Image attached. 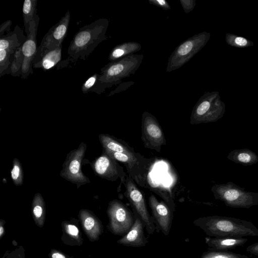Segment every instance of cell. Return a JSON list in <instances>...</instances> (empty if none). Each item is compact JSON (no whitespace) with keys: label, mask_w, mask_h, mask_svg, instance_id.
I'll use <instances>...</instances> for the list:
<instances>
[{"label":"cell","mask_w":258,"mask_h":258,"mask_svg":"<svg viewBox=\"0 0 258 258\" xmlns=\"http://www.w3.org/2000/svg\"><path fill=\"white\" fill-rule=\"evenodd\" d=\"M143 58V54H134L109 62L100 69L99 81L106 89L119 85L123 79L136 73Z\"/></svg>","instance_id":"3"},{"label":"cell","mask_w":258,"mask_h":258,"mask_svg":"<svg viewBox=\"0 0 258 258\" xmlns=\"http://www.w3.org/2000/svg\"><path fill=\"white\" fill-rule=\"evenodd\" d=\"M108 25V19L101 18L80 28L71 41L68 58L60 62L57 70L67 67L79 60H85L95 48L107 39Z\"/></svg>","instance_id":"1"},{"label":"cell","mask_w":258,"mask_h":258,"mask_svg":"<svg viewBox=\"0 0 258 258\" xmlns=\"http://www.w3.org/2000/svg\"><path fill=\"white\" fill-rule=\"evenodd\" d=\"M37 0H25L23 6V17L25 32L27 35L29 33L30 23L37 14Z\"/></svg>","instance_id":"23"},{"label":"cell","mask_w":258,"mask_h":258,"mask_svg":"<svg viewBox=\"0 0 258 258\" xmlns=\"http://www.w3.org/2000/svg\"><path fill=\"white\" fill-rule=\"evenodd\" d=\"M225 104L217 91L205 92L195 105L190 117V124L217 121L224 115Z\"/></svg>","instance_id":"5"},{"label":"cell","mask_w":258,"mask_h":258,"mask_svg":"<svg viewBox=\"0 0 258 258\" xmlns=\"http://www.w3.org/2000/svg\"><path fill=\"white\" fill-rule=\"evenodd\" d=\"M90 164L95 175L101 178L112 181L120 178L122 182L124 181L126 174L123 167L104 150Z\"/></svg>","instance_id":"11"},{"label":"cell","mask_w":258,"mask_h":258,"mask_svg":"<svg viewBox=\"0 0 258 258\" xmlns=\"http://www.w3.org/2000/svg\"><path fill=\"white\" fill-rule=\"evenodd\" d=\"M194 224L210 237H258V228L251 222L239 218L210 216L200 217Z\"/></svg>","instance_id":"2"},{"label":"cell","mask_w":258,"mask_h":258,"mask_svg":"<svg viewBox=\"0 0 258 258\" xmlns=\"http://www.w3.org/2000/svg\"><path fill=\"white\" fill-rule=\"evenodd\" d=\"M15 52L0 49V77L6 74H11V68Z\"/></svg>","instance_id":"25"},{"label":"cell","mask_w":258,"mask_h":258,"mask_svg":"<svg viewBox=\"0 0 258 258\" xmlns=\"http://www.w3.org/2000/svg\"><path fill=\"white\" fill-rule=\"evenodd\" d=\"M108 212L111 227L117 234H125L132 228L135 219L133 213L121 202L115 200L109 203Z\"/></svg>","instance_id":"14"},{"label":"cell","mask_w":258,"mask_h":258,"mask_svg":"<svg viewBox=\"0 0 258 258\" xmlns=\"http://www.w3.org/2000/svg\"><path fill=\"white\" fill-rule=\"evenodd\" d=\"M86 149V144L82 142L77 149L71 151L67 154L60 172L61 177L76 184L78 188L90 183L89 178L83 173L81 167Z\"/></svg>","instance_id":"7"},{"label":"cell","mask_w":258,"mask_h":258,"mask_svg":"<svg viewBox=\"0 0 258 258\" xmlns=\"http://www.w3.org/2000/svg\"><path fill=\"white\" fill-rule=\"evenodd\" d=\"M226 42L230 46L237 48H246L254 45L251 40L232 33H227L225 35Z\"/></svg>","instance_id":"26"},{"label":"cell","mask_w":258,"mask_h":258,"mask_svg":"<svg viewBox=\"0 0 258 258\" xmlns=\"http://www.w3.org/2000/svg\"><path fill=\"white\" fill-rule=\"evenodd\" d=\"M142 221L135 216V221L130 230L120 239L118 242L127 246L142 247L148 242L146 237Z\"/></svg>","instance_id":"16"},{"label":"cell","mask_w":258,"mask_h":258,"mask_svg":"<svg viewBox=\"0 0 258 258\" xmlns=\"http://www.w3.org/2000/svg\"><path fill=\"white\" fill-rule=\"evenodd\" d=\"M141 130L144 146L160 152L161 147L166 144V139L157 119L149 112L142 114Z\"/></svg>","instance_id":"9"},{"label":"cell","mask_w":258,"mask_h":258,"mask_svg":"<svg viewBox=\"0 0 258 258\" xmlns=\"http://www.w3.org/2000/svg\"><path fill=\"white\" fill-rule=\"evenodd\" d=\"M205 243L209 249L229 251L241 246L247 242L248 239L244 237H206Z\"/></svg>","instance_id":"18"},{"label":"cell","mask_w":258,"mask_h":258,"mask_svg":"<svg viewBox=\"0 0 258 258\" xmlns=\"http://www.w3.org/2000/svg\"><path fill=\"white\" fill-rule=\"evenodd\" d=\"M12 21L10 20H8L0 26V37L5 35L6 33H8L10 30L11 26L12 25Z\"/></svg>","instance_id":"33"},{"label":"cell","mask_w":258,"mask_h":258,"mask_svg":"<svg viewBox=\"0 0 258 258\" xmlns=\"http://www.w3.org/2000/svg\"><path fill=\"white\" fill-rule=\"evenodd\" d=\"M211 191L216 200L228 207L248 209L258 206V192L246 191L231 181L215 184Z\"/></svg>","instance_id":"4"},{"label":"cell","mask_w":258,"mask_h":258,"mask_svg":"<svg viewBox=\"0 0 258 258\" xmlns=\"http://www.w3.org/2000/svg\"><path fill=\"white\" fill-rule=\"evenodd\" d=\"M149 3L161 8L164 10H169L171 9L168 3L165 0H149Z\"/></svg>","instance_id":"32"},{"label":"cell","mask_w":258,"mask_h":258,"mask_svg":"<svg viewBox=\"0 0 258 258\" xmlns=\"http://www.w3.org/2000/svg\"><path fill=\"white\" fill-rule=\"evenodd\" d=\"M141 45L134 41H128L118 44L114 47L108 55V60L113 62L127 56L134 54L141 50Z\"/></svg>","instance_id":"21"},{"label":"cell","mask_w":258,"mask_h":258,"mask_svg":"<svg viewBox=\"0 0 258 258\" xmlns=\"http://www.w3.org/2000/svg\"><path fill=\"white\" fill-rule=\"evenodd\" d=\"M68 232L71 235L76 236L77 235L79 231L78 228L75 226L73 225H69L68 226Z\"/></svg>","instance_id":"36"},{"label":"cell","mask_w":258,"mask_h":258,"mask_svg":"<svg viewBox=\"0 0 258 258\" xmlns=\"http://www.w3.org/2000/svg\"><path fill=\"white\" fill-rule=\"evenodd\" d=\"M13 165L11 170V177L16 186L22 185L24 180V171L22 164L19 159L15 158L13 160Z\"/></svg>","instance_id":"28"},{"label":"cell","mask_w":258,"mask_h":258,"mask_svg":"<svg viewBox=\"0 0 258 258\" xmlns=\"http://www.w3.org/2000/svg\"><path fill=\"white\" fill-rule=\"evenodd\" d=\"M123 183L125 187V196L133 209L135 216L142 221L148 234H153L155 230L154 221L149 213L143 195L129 175H126Z\"/></svg>","instance_id":"8"},{"label":"cell","mask_w":258,"mask_h":258,"mask_svg":"<svg viewBox=\"0 0 258 258\" xmlns=\"http://www.w3.org/2000/svg\"><path fill=\"white\" fill-rule=\"evenodd\" d=\"M24 61V56L21 47L17 49L14 58L11 68V74L14 77H21L22 68Z\"/></svg>","instance_id":"29"},{"label":"cell","mask_w":258,"mask_h":258,"mask_svg":"<svg viewBox=\"0 0 258 258\" xmlns=\"http://www.w3.org/2000/svg\"><path fill=\"white\" fill-rule=\"evenodd\" d=\"M26 39L23 30L16 26L13 31L0 37V49L15 52L23 45Z\"/></svg>","instance_id":"20"},{"label":"cell","mask_w":258,"mask_h":258,"mask_svg":"<svg viewBox=\"0 0 258 258\" xmlns=\"http://www.w3.org/2000/svg\"><path fill=\"white\" fill-rule=\"evenodd\" d=\"M227 158L236 163L250 166L258 162V156L248 149H235L230 152Z\"/></svg>","instance_id":"22"},{"label":"cell","mask_w":258,"mask_h":258,"mask_svg":"<svg viewBox=\"0 0 258 258\" xmlns=\"http://www.w3.org/2000/svg\"><path fill=\"white\" fill-rule=\"evenodd\" d=\"M135 83L133 81H127L121 82L118 86L113 90L111 91L108 94V96H112L115 94L120 93L127 89L130 86Z\"/></svg>","instance_id":"30"},{"label":"cell","mask_w":258,"mask_h":258,"mask_svg":"<svg viewBox=\"0 0 258 258\" xmlns=\"http://www.w3.org/2000/svg\"><path fill=\"white\" fill-rule=\"evenodd\" d=\"M201 258H249L245 254L229 251L209 249L204 252Z\"/></svg>","instance_id":"27"},{"label":"cell","mask_w":258,"mask_h":258,"mask_svg":"<svg viewBox=\"0 0 258 258\" xmlns=\"http://www.w3.org/2000/svg\"><path fill=\"white\" fill-rule=\"evenodd\" d=\"M94 224V220L92 217H88L84 222L85 227L88 230H91L93 227Z\"/></svg>","instance_id":"35"},{"label":"cell","mask_w":258,"mask_h":258,"mask_svg":"<svg viewBox=\"0 0 258 258\" xmlns=\"http://www.w3.org/2000/svg\"><path fill=\"white\" fill-rule=\"evenodd\" d=\"M180 3L186 14L191 12L196 6V0H180Z\"/></svg>","instance_id":"31"},{"label":"cell","mask_w":258,"mask_h":258,"mask_svg":"<svg viewBox=\"0 0 258 258\" xmlns=\"http://www.w3.org/2000/svg\"><path fill=\"white\" fill-rule=\"evenodd\" d=\"M210 37L209 32L204 31L181 43L169 57L166 72L170 73L178 69L189 61L206 45Z\"/></svg>","instance_id":"6"},{"label":"cell","mask_w":258,"mask_h":258,"mask_svg":"<svg viewBox=\"0 0 258 258\" xmlns=\"http://www.w3.org/2000/svg\"><path fill=\"white\" fill-rule=\"evenodd\" d=\"M62 45L53 49L44 51L40 56L33 60V68L48 70L57 67L61 60Z\"/></svg>","instance_id":"19"},{"label":"cell","mask_w":258,"mask_h":258,"mask_svg":"<svg viewBox=\"0 0 258 258\" xmlns=\"http://www.w3.org/2000/svg\"><path fill=\"white\" fill-rule=\"evenodd\" d=\"M100 74L95 73L90 77L82 85L81 91L83 93L95 92L101 94L105 92L106 89L99 81Z\"/></svg>","instance_id":"24"},{"label":"cell","mask_w":258,"mask_h":258,"mask_svg":"<svg viewBox=\"0 0 258 258\" xmlns=\"http://www.w3.org/2000/svg\"><path fill=\"white\" fill-rule=\"evenodd\" d=\"M52 258H65V256L59 253H54L52 255Z\"/></svg>","instance_id":"37"},{"label":"cell","mask_w":258,"mask_h":258,"mask_svg":"<svg viewBox=\"0 0 258 258\" xmlns=\"http://www.w3.org/2000/svg\"><path fill=\"white\" fill-rule=\"evenodd\" d=\"M3 232H4V228H3V227L1 226L0 227V236H1V235L3 234Z\"/></svg>","instance_id":"38"},{"label":"cell","mask_w":258,"mask_h":258,"mask_svg":"<svg viewBox=\"0 0 258 258\" xmlns=\"http://www.w3.org/2000/svg\"><path fill=\"white\" fill-rule=\"evenodd\" d=\"M154 220L161 232L165 235L169 234L173 219V211L168 205L159 201L153 195L148 199Z\"/></svg>","instance_id":"15"},{"label":"cell","mask_w":258,"mask_h":258,"mask_svg":"<svg viewBox=\"0 0 258 258\" xmlns=\"http://www.w3.org/2000/svg\"><path fill=\"white\" fill-rule=\"evenodd\" d=\"M70 18V12L68 11L65 15L49 29L38 47L34 60L38 58L44 51L55 49L62 45L68 32Z\"/></svg>","instance_id":"12"},{"label":"cell","mask_w":258,"mask_h":258,"mask_svg":"<svg viewBox=\"0 0 258 258\" xmlns=\"http://www.w3.org/2000/svg\"><path fill=\"white\" fill-rule=\"evenodd\" d=\"M246 250L250 254L258 256V242L248 246Z\"/></svg>","instance_id":"34"},{"label":"cell","mask_w":258,"mask_h":258,"mask_svg":"<svg viewBox=\"0 0 258 258\" xmlns=\"http://www.w3.org/2000/svg\"><path fill=\"white\" fill-rule=\"evenodd\" d=\"M104 151L112 158L124 164L127 169L128 175L134 181L141 186H145V174L150 164L149 159L140 154L131 156L118 152Z\"/></svg>","instance_id":"10"},{"label":"cell","mask_w":258,"mask_h":258,"mask_svg":"<svg viewBox=\"0 0 258 258\" xmlns=\"http://www.w3.org/2000/svg\"><path fill=\"white\" fill-rule=\"evenodd\" d=\"M39 18L36 14L34 19L30 23L29 33L26 36V39L21 46L24 56V61L22 68L21 77L26 79L30 74H33V62L37 53L36 35L39 24Z\"/></svg>","instance_id":"13"},{"label":"cell","mask_w":258,"mask_h":258,"mask_svg":"<svg viewBox=\"0 0 258 258\" xmlns=\"http://www.w3.org/2000/svg\"><path fill=\"white\" fill-rule=\"evenodd\" d=\"M103 150L106 151L118 152L131 156H136V153L132 148L120 139L108 134H100L98 136Z\"/></svg>","instance_id":"17"}]
</instances>
